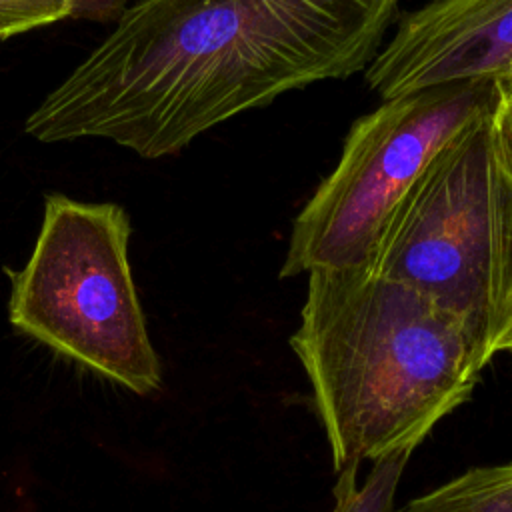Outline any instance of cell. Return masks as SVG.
Returning <instances> with one entry per match:
<instances>
[{"label": "cell", "mask_w": 512, "mask_h": 512, "mask_svg": "<svg viewBox=\"0 0 512 512\" xmlns=\"http://www.w3.org/2000/svg\"><path fill=\"white\" fill-rule=\"evenodd\" d=\"M402 0H138L28 114L38 142L154 160L278 96L364 72Z\"/></svg>", "instance_id": "1"}, {"label": "cell", "mask_w": 512, "mask_h": 512, "mask_svg": "<svg viewBox=\"0 0 512 512\" xmlns=\"http://www.w3.org/2000/svg\"><path fill=\"white\" fill-rule=\"evenodd\" d=\"M334 470L414 450L480 376L462 322L368 268L312 270L290 336Z\"/></svg>", "instance_id": "2"}, {"label": "cell", "mask_w": 512, "mask_h": 512, "mask_svg": "<svg viewBox=\"0 0 512 512\" xmlns=\"http://www.w3.org/2000/svg\"><path fill=\"white\" fill-rule=\"evenodd\" d=\"M368 270L454 314L480 370L512 346V180L492 112L452 136L388 212Z\"/></svg>", "instance_id": "3"}, {"label": "cell", "mask_w": 512, "mask_h": 512, "mask_svg": "<svg viewBox=\"0 0 512 512\" xmlns=\"http://www.w3.org/2000/svg\"><path fill=\"white\" fill-rule=\"evenodd\" d=\"M130 216L114 202L44 198L32 254L10 276L8 320L56 354L134 392L160 388V360L132 278Z\"/></svg>", "instance_id": "4"}, {"label": "cell", "mask_w": 512, "mask_h": 512, "mask_svg": "<svg viewBox=\"0 0 512 512\" xmlns=\"http://www.w3.org/2000/svg\"><path fill=\"white\" fill-rule=\"evenodd\" d=\"M494 78L402 94L356 118L340 158L292 222L280 278L366 268L378 232L434 154L494 112Z\"/></svg>", "instance_id": "5"}, {"label": "cell", "mask_w": 512, "mask_h": 512, "mask_svg": "<svg viewBox=\"0 0 512 512\" xmlns=\"http://www.w3.org/2000/svg\"><path fill=\"white\" fill-rule=\"evenodd\" d=\"M512 64V0H428L400 18L364 70L382 100L476 78Z\"/></svg>", "instance_id": "6"}, {"label": "cell", "mask_w": 512, "mask_h": 512, "mask_svg": "<svg viewBox=\"0 0 512 512\" xmlns=\"http://www.w3.org/2000/svg\"><path fill=\"white\" fill-rule=\"evenodd\" d=\"M410 454V450H400L374 460L362 482H358L360 464L340 470L334 486L332 512H392L396 488Z\"/></svg>", "instance_id": "7"}, {"label": "cell", "mask_w": 512, "mask_h": 512, "mask_svg": "<svg viewBox=\"0 0 512 512\" xmlns=\"http://www.w3.org/2000/svg\"><path fill=\"white\" fill-rule=\"evenodd\" d=\"M70 18L68 0H0V40Z\"/></svg>", "instance_id": "8"}, {"label": "cell", "mask_w": 512, "mask_h": 512, "mask_svg": "<svg viewBox=\"0 0 512 512\" xmlns=\"http://www.w3.org/2000/svg\"><path fill=\"white\" fill-rule=\"evenodd\" d=\"M68 4L70 18L96 24H114L128 8V0H68Z\"/></svg>", "instance_id": "9"}, {"label": "cell", "mask_w": 512, "mask_h": 512, "mask_svg": "<svg viewBox=\"0 0 512 512\" xmlns=\"http://www.w3.org/2000/svg\"><path fill=\"white\" fill-rule=\"evenodd\" d=\"M492 132L498 158L512 180V100L496 104L492 112Z\"/></svg>", "instance_id": "10"}, {"label": "cell", "mask_w": 512, "mask_h": 512, "mask_svg": "<svg viewBox=\"0 0 512 512\" xmlns=\"http://www.w3.org/2000/svg\"><path fill=\"white\" fill-rule=\"evenodd\" d=\"M498 102H510L512 100V64L506 66L496 78H494Z\"/></svg>", "instance_id": "11"}, {"label": "cell", "mask_w": 512, "mask_h": 512, "mask_svg": "<svg viewBox=\"0 0 512 512\" xmlns=\"http://www.w3.org/2000/svg\"><path fill=\"white\" fill-rule=\"evenodd\" d=\"M510 352H512V346H510Z\"/></svg>", "instance_id": "12"}]
</instances>
